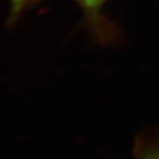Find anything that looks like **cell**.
Returning a JSON list of instances; mask_svg holds the SVG:
<instances>
[{"instance_id": "1", "label": "cell", "mask_w": 159, "mask_h": 159, "mask_svg": "<svg viewBox=\"0 0 159 159\" xmlns=\"http://www.w3.org/2000/svg\"><path fill=\"white\" fill-rule=\"evenodd\" d=\"M75 2L85 10L90 18L95 19L100 15V10L108 0H75Z\"/></svg>"}, {"instance_id": "3", "label": "cell", "mask_w": 159, "mask_h": 159, "mask_svg": "<svg viewBox=\"0 0 159 159\" xmlns=\"http://www.w3.org/2000/svg\"><path fill=\"white\" fill-rule=\"evenodd\" d=\"M145 159H159V155H154V157H148Z\"/></svg>"}, {"instance_id": "2", "label": "cell", "mask_w": 159, "mask_h": 159, "mask_svg": "<svg viewBox=\"0 0 159 159\" xmlns=\"http://www.w3.org/2000/svg\"><path fill=\"white\" fill-rule=\"evenodd\" d=\"M30 2V0H10V3H11V13L13 15H16L19 14L23 8L25 7V4Z\"/></svg>"}]
</instances>
